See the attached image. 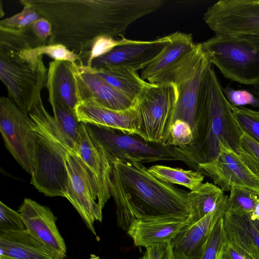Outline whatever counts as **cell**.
Listing matches in <instances>:
<instances>
[{
	"label": "cell",
	"instance_id": "cell-6",
	"mask_svg": "<svg viewBox=\"0 0 259 259\" xmlns=\"http://www.w3.org/2000/svg\"><path fill=\"white\" fill-rule=\"evenodd\" d=\"M90 134L111 156L141 163L161 161H180L197 170L183 147L147 142L136 135L125 134L113 128L85 124Z\"/></svg>",
	"mask_w": 259,
	"mask_h": 259
},
{
	"label": "cell",
	"instance_id": "cell-29",
	"mask_svg": "<svg viewBox=\"0 0 259 259\" xmlns=\"http://www.w3.org/2000/svg\"><path fill=\"white\" fill-rule=\"evenodd\" d=\"M226 212L234 214L251 213L259 199V193L248 188L233 186Z\"/></svg>",
	"mask_w": 259,
	"mask_h": 259
},
{
	"label": "cell",
	"instance_id": "cell-21",
	"mask_svg": "<svg viewBox=\"0 0 259 259\" xmlns=\"http://www.w3.org/2000/svg\"><path fill=\"white\" fill-rule=\"evenodd\" d=\"M73 63L53 60L49 63L46 87L50 104L56 103L75 112L78 103Z\"/></svg>",
	"mask_w": 259,
	"mask_h": 259
},
{
	"label": "cell",
	"instance_id": "cell-19",
	"mask_svg": "<svg viewBox=\"0 0 259 259\" xmlns=\"http://www.w3.org/2000/svg\"><path fill=\"white\" fill-rule=\"evenodd\" d=\"M76 153L97 180L103 208L111 197L110 181L113 157L90 134L85 124L82 122L80 123L76 140Z\"/></svg>",
	"mask_w": 259,
	"mask_h": 259
},
{
	"label": "cell",
	"instance_id": "cell-22",
	"mask_svg": "<svg viewBox=\"0 0 259 259\" xmlns=\"http://www.w3.org/2000/svg\"><path fill=\"white\" fill-rule=\"evenodd\" d=\"M0 259H57L27 230L0 231Z\"/></svg>",
	"mask_w": 259,
	"mask_h": 259
},
{
	"label": "cell",
	"instance_id": "cell-3",
	"mask_svg": "<svg viewBox=\"0 0 259 259\" xmlns=\"http://www.w3.org/2000/svg\"><path fill=\"white\" fill-rule=\"evenodd\" d=\"M211 65L202 77L198 97L193 139L183 147L198 168V165L214 159L220 151V142L238 153L243 133L233 115Z\"/></svg>",
	"mask_w": 259,
	"mask_h": 259
},
{
	"label": "cell",
	"instance_id": "cell-43",
	"mask_svg": "<svg viewBox=\"0 0 259 259\" xmlns=\"http://www.w3.org/2000/svg\"><path fill=\"white\" fill-rule=\"evenodd\" d=\"M249 214L252 220L256 219L259 221V199L258 200L253 211Z\"/></svg>",
	"mask_w": 259,
	"mask_h": 259
},
{
	"label": "cell",
	"instance_id": "cell-28",
	"mask_svg": "<svg viewBox=\"0 0 259 259\" xmlns=\"http://www.w3.org/2000/svg\"><path fill=\"white\" fill-rule=\"evenodd\" d=\"M47 44V41H44L36 35L32 26L23 29L0 27V49L20 53Z\"/></svg>",
	"mask_w": 259,
	"mask_h": 259
},
{
	"label": "cell",
	"instance_id": "cell-8",
	"mask_svg": "<svg viewBox=\"0 0 259 259\" xmlns=\"http://www.w3.org/2000/svg\"><path fill=\"white\" fill-rule=\"evenodd\" d=\"M177 98L174 83L148 82L135 101L140 121L137 135L146 141L165 145Z\"/></svg>",
	"mask_w": 259,
	"mask_h": 259
},
{
	"label": "cell",
	"instance_id": "cell-41",
	"mask_svg": "<svg viewBox=\"0 0 259 259\" xmlns=\"http://www.w3.org/2000/svg\"><path fill=\"white\" fill-rule=\"evenodd\" d=\"M218 259H254L241 248L235 246L226 237Z\"/></svg>",
	"mask_w": 259,
	"mask_h": 259
},
{
	"label": "cell",
	"instance_id": "cell-15",
	"mask_svg": "<svg viewBox=\"0 0 259 259\" xmlns=\"http://www.w3.org/2000/svg\"><path fill=\"white\" fill-rule=\"evenodd\" d=\"M228 196L217 208L199 221L187 223L170 242L175 259H200L218 221L223 217L228 204Z\"/></svg>",
	"mask_w": 259,
	"mask_h": 259
},
{
	"label": "cell",
	"instance_id": "cell-35",
	"mask_svg": "<svg viewBox=\"0 0 259 259\" xmlns=\"http://www.w3.org/2000/svg\"><path fill=\"white\" fill-rule=\"evenodd\" d=\"M192 130L187 122L177 119L171 125L165 145L184 147L193 141Z\"/></svg>",
	"mask_w": 259,
	"mask_h": 259
},
{
	"label": "cell",
	"instance_id": "cell-20",
	"mask_svg": "<svg viewBox=\"0 0 259 259\" xmlns=\"http://www.w3.org/2000/svg\"><path fill=\"white\" fill-rule=\"evenodd\" d=\"M75 112L79 122L113 128L125 134L137 135L140 127V115L135 104L122 111L106 108L93 98L78 102Z\"/></svg>",
	"mask_w": 259,
	"mask_h": 259
},
{
	"label": "cell",
	"instance_id": "cell-39",
	"mask_svg": "<svg viewBox=\"0 0 259 259\" xmlns=\"http://www.w3.org/2000/svg\"><path fill=\"white\" fill-rule=\"evenodd\" d=\"M121 41L120 39L103 36L97 38L93 43L90 51L85 56L86 63L85 65L91 67L92 61L109 51L113 47L118 45Z\"/></svg>",
	"mask_w": 259,
	"mask_h": 259
},
{
	"label": "cell",
	"instance_id": "cell-11",
	"mask_svg": "<svg viewBox=\"0 0 259 259\" xmlns=\"http://www.w3.org/2000/svg\"><path fill=\"white\" fill-rule=\"evenodd\" d=\"M215 34L248 36L259 39V0H220L203 17Z\"/></svg>",
	"mask_w": 259,
	"mask_h": 259
},
{
	"label": "cell",
	"instance_id": "cell-17",
	"mask_svg": "<svg viewBox=\"0 0 259 259\" xmlns=\"http://www.w3.org/2000/svg\"><path fill=\"white\" fill-rule=\"evenodd\" d=\"M78 102L90 98L110 109L122 111L135 102L99 76L92 67L82 63H73Z\"/></svg>",
	"mask_w": 259,
	"mask_h": 259
},
{
	"label": "cell",
	"instance_id": "cell-36",
	"mask_svg": "<svg viewBox=\"0 0 259 259\" xmlns=\"http://www.w3.org/2000/svg\"><path fill=\"white\" fill-rule=\"evenodd\" d=\"M226 239L223 217L215 224L209 237L205 251L200 259H218Z\"/></svg>",
	"mask_w": 259,
	"mask_h": 259
},
{
	"label": "cell",
	"instance_id": "cell-25",
	"mask_svg": "<svg viewBox=\"0 0 259 259\" xmlns=\"http://www.w3.org/2000/svg\"><path fill=\"white\" fill-rule=\"evenodd\" d=\"M93 68L99 76L134 102L148 82L137 72L129 69L111 66Z\"/></svg>",
	"mask_w": 259,
	"mask_h": 259
},
{
	"label": "cell",
	"instance_id": "cell-10",
	"mask_svg": "<svg viewBox=\"0 0 259 259\" xmlns=\"http://www.w3.org/2000/svg\"><path fill=\"white\" fill-rule=\"evenodd\" d=\"M34 123L9 98H0V131L5 145L22 167L31 175L35 168Z\"/></svg>",
	"mask_w": 259,
	"mask_h": 259
},
{
	"label": "cell",
	"instance_id": "cell-33",
	"mask_svg": "<svg viewBox=\"0 0 259 259\" xmlns=\"http://www.w3.org/2000/svg\"><path fill=\"white\" fill-rule=\"evenodd\" d=\"M23 6L22 10L1 20L0 27L12 29H23L30 27L41 17L35 10L25 0L20 1Z\"/></svg>",
	"mask_w": 259,
	"mask_h": 259
},
{
	"label": "cell",
	"instance_id": "cell-26",
	"mask_svg": "<svg viewBox=\"0 0 259 259\" xmlns=\"http://www.w3.org/2000/svg\"><path fill=\"white\" fill-rule=\"evenodd\" d=\"M226 195L217 185L203 183L197 189L189 192L192 214L190 224L195 223L214 211Z\"/></svg>",
	"mask_w": 259,
	"mask_h": 259
},
{
	"label": "cell",
	"instance_id": "cell-12",
	"mask_svg": "<svg viewBox=\"0 0 259 259\" xmlns=\"http://www.w3.org/2000/svg\"><path fill=\"white\" fill-rule=\"evenodd\" d=\"M211 65L201 43H198L172 73L170 83L175 84L178 92L172 123L182 120L189 123L192 130L201 82Z\"/></svg>",
	"mask_w": 259,
	"mask_h": 259
},
{
	"label": "cell",
	"instance_id": "cell-14",
	"mask_svg": "<svg viewBox=\"0 0 259 259\" xmlns=\"http://www.w3.org/2000/svg\"><path fill=\"white\" fill-rule=\"evenodd\" d=\"M169 41V34L152 40H135L123 37L110 51L95 59L91 67L111 66L136 72L142 70Z\"/></svg>",
	"mask_w": 259,
	"mask_h": 259
},
{
	"label": "cell",
	"instance_id": "cell-30",
	"mask_svg": "<svg viewBox=\"0 0 259 259\" xmlns=\"http://www.w3.org/2000/svg\"><path fill=\"white\" fill-rule=\"evenodd\" d=\"M46 55L54 60L65 61L72 63H81L80 56L70 51L61 44H47L29 50L19 53L23 59L29 62H35L37 57Z\"/></svg>",
	"mask_w": 259,
	"mask_h": 259
},
{
	"label": "cell",
	"instance_id": "cell-16",
	"mask_svg": "<svg viewBox=\"0 0 259 259\" xmlns=\"http://www.w3.org/2000/svg\"><path fill=\"white\" fill-rule=\"evenodd\" d=\"M27 230L46 246L57 259H65L66 246L57 225V218L48 207L25 198L18 211Z\"/></svg>",
	"mask_w": 259,
	"mask_h": 259
},
{
	"label": "cell",
	"instance_id": "cell-44",
	"mask_svg": "<svg viewBox=\"0 0 259 259\" xmlns=\"http://www.w3.org/2000/svg\"><path fill=\"white\" fill-rule=\"evenodd\" d=\"M252 221H253V223L254 226H255V227L259 231V221H258L256 219H253V220H252Z\"/></svg>",
	"mask_w": 259,
	"mask_h": 259
},
{
	"label": "cell",
	"instance_id": "cell-1",
	"mask_svg": "<svg viewBox=\"0 0 259 259\" xmlns=\"http://www.w3.org/2000/svg\"><path fill=\"white\" fill-rule=\"evenodd\" d=\"M51 24L47 44H59L81 62L98 38L123 37L138 19L161 8L163 0H25Z\"/></svg>",
	"mask_w": 259,
	"mask_h": 259
},
{
	"label": "cell",
	"instance_id": "cell-23",
	"mask_svg": "<svg viewBox=\"0 0 259 259\" xmlns=\"http://www.w3.org/2000/svg\"><path fill=\"white\" fill-rule=\"evenodd\" d=\"M190 220V219L147 221L135 220L127 232L135 245L146 248L153 244L171 242Z\"/></svg>",
	"mask_w": 259,
	"mask_h": 259
},
{
	"label": "cell",
	"instance_id": "cell-40",
	"mask_svg": "<svg viewBox=\"0 0 259 259\" xmlns=\"http://www.w3.org/2000/svg\"><path fill=\"white\" fill-rule=\"evenodd\" d=\"M140 259H175L170 242L151 245Z\"/></svg>",
	"mask_w": 259,
	"mask_h": 259
},
{
	"label": "cell",
	"instance_id": "cell-24",
	"mask_svg": "<svg viewBox=\"0 0 259 259\" xmlns=\"http://www.w3.org/2000/svg\"><path fill=\"white\" fill-rule=\"evenodd\" d=\"M223 224L228 241L254 259H259V231L249 214H234L225 211Z\"/></svg>",
	"mask_w": 259,
	"mask_h": 259
},
{
	"label": "cell",
	"instance_id": "cell-5",
	"mask_svg": "<svg viewBox=\"0 0 259 259\" xmlns=\"http://www.w3.org/2000/svg\"><path fill=\"white\" fill-rule=\"evenodd\" d=\"M203 52L223 76L250 86L259 83V39L215 34L201 43Z\"/></svg>",
	"mask_w": 259,
	"mask_h": 259
},
{
	"label": "cell",
	"instance_id": "cell-32",
	"mask_svg": "<svg viewBox=\"0 0 259 259\" xmlns=\"http://www.w3.org/2000/svg\"><path fill=\"white\" fill-rule=\"evenodd\" d=\"M231 107L235 118L242 131L259 143V111L231 104Z\"/></svg>",
	"mask_w": 259,
	"mask_h": 259
},
{
	"label": "cell",
	"instance_id": "cell-31",
	"mask_svg": "<svg viewBox=\"0 0 259 259\" xmlns=\"http://www.w3.org/2000/svg\"><path fill=\"white\" fill-rule=\"evenodd\" d=\"M238 154L249 171L259 179V143L243 132L240 139Z\"/></svg>",
	"mask_w": 259,
	"mask_h": 259
},
{
	"label": "cell",
	"instance_id": "cell-18",
	"mask_svg": "<svg viewBox=\"0 0 259 259\" xmlns=\"http://www.w3.org/2000/svg\"><path fill=\"white\" fill-rule=\"evenodd\" d=\"M169 35V43L141 70V77L149 83H170L174 70L196 46L190 33L177 31Z\"/></svg>",
	"mask_w": 259,
	"mask_h": 259
},
{
	"label": "cell",
	"instance_id": "cell-2",
	"mask_svg": "<svg viewBox=\"0 0 259 259\" xmlns=\"http://www.w3.org/2000/svg\"><path fill=\"white\" fill-rule=\"evenodd\" d=\"M112 164L110 191L119 227L127 231L135 220L191 218L189 192L157 179L143 163L113 157Z\"/></svg>",
	"mask_w": 259,
	"mask_h": 259
},
{
	"label": "cell",
	"instance_id": "cell-27",
	"mask_svg": "<svg viewBox=\"0 0 259 259\" xmlns=\"http://www.w3.org/2000/svg\"><path fill=\"white\" fill-rule=\"evenodd\" d=\"M157 179L171 184L183 186L190 191L197 189L203 183L204 175L199 170H186L160 164L148 167Z\"/></svg>",
	"mask_w": 259,
	"mask_h": 259
},
{
	"label": "cell",
	"instance_id": "cell-7",
	"mask_svg": "<svg viewBox=\"0 0 259 259\" xmlns=\"http://www.w3.org/2000/svg\"><path fill=\"white\" fill-rule=\"evenodd\" d=\"M48 70L43 55L32 63L22 58L19 52L0 49V79L9 97L26 115L46 85Z\"/></svg>",
	"mask_w": 259,
	"mask_h": 259
},
{
	"label": "cell",
	"instance_id": "cell-4",
	"mask_svg": "<svg viewBox=\"0 0 259 259\" xmlns=\"http://www.w3.org/2000/svg\"><path fill=\"white\" fill-rule=\"evenodd\" d=\"M36 135L35 168L31 184L49 197H65L67 181L65 157L76 152V142L68 137L45 108L41 96L28 113Z\"/></svg>",
	"mask_w": 259,
	"mask_h": 259
},
{
	"label": "cell",
	"instance_id": "cell-37",
	"mask_svg": "<svg viewBox=\"0 0 259 259\" xmlns=\"http://www.w3.org/2000/svg\"><path fill=\"white\" fill-rule=\"evenodd\" d=\"M25 229L22 217L16 211L0 202V231H18Z\"/></svg>",
	"mask_w": 259,
	"mask_h": 259
},
{
	"label": "cell",
	"instance_id": "cell-42",
	"mask_svg": "<svg viewBox=\"0 0 259 259\" xmlns=\"http://www.w3.org/2000/svg\"><path fill=\"white\" fill-rule=\"evenodd\" d=\"M32 28L39 38L44 41H48L52 30V25L48 20L41 17L32 25Z\"/></svg>",
	"mask_w": 259,
	"mask_h": 259
},
{
	"label": "cell",
	"instance_id": "cell-38",
	"mask_svg": "<svg viewBox=\"0 0 259 259\" xmlns=\"http://www.w3.org/2000/svg\"><path fill=\"white\" fill-rule=\"evenodd\" d=\"M222 90L228 101L233 105L243 106L250 105L259 107V99L250 91L244 90H236L229 87L223 88Z\"/></svg>",
	"mask_w": 259,
	"mask_h": 259
},
{
	"label": "cell",
	"instance_id": "cell-34",
	"mask_svg": "<svg viewBox=\"0 0 259 259\" xmlns=\"http://www.w3.org/2000/svg\"><path fill=\"white\" fill-rule=\"evenodd\" d=\"M50 104L53 111V116L61 128L68 137L76 142L80 122L75 112L56 103Z\"/></svg>",
	"mask_w": 259,
	"mask_h": 259
},
{
	"label": "cell",
	"instance_id": "cell-9",
	"mask_svg": "<svg viewBox=\"0 0 259 259\" xmlns=\"http://www.w3.org/2000/svg\"><path fill=\"white\" fill-rule=\"evenodd\" d=\"M67 181L65 197L74 206L90 231L99 238L95 221H102L101 195L97 180L75 151L65 157Z\"/></svg>",
	"mask_w": 259,
	"mask_h": 259
},
{
	"label": "cell",
	"instance_id": "cell-13",
	"mask_svg": "<svg viewBox=\"0 0 259 259\" xmlns=\"http://www.w3.org/2000/svg\"><path fill=\"white\" fill-rule=\"evenodd\" d=\"M217 157L208 162L198 165V170L209 178L223 192L233 186L248 188L259 193V179L244 165L238 154L220 142Z\"/></svg>",
	"mask_w": 259,
	"mask_h": 259
}]
</instances>
